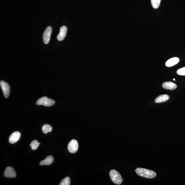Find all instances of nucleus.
<instances>
[{"label":"nucleus","mask_w":185,"mask_h":185,"mask_svg":"<svg viewBox=\"0 0 185 185\" xmlns=\"http://www.w3.org/2000/svg\"><path fill=\"white\" fill-rule=\"evenodd\" d=\"M135 172L138 175L147 178H153L156 176V173L155 172L146 169L138 168L136 169Z\"/></svg>","instance_id":"obj_1"},{"label":"nucleus","mask_w":185,"mask_h":185,"mask_svg":"<svg viewBox=\"0 0 185 185\" xmlns=\"http://www.w3.org/2000/svg\"><path fill=\"white\" fill-rule=\"evenodd\" d=\"M110 178L115 184L120 185L122 184V179L120 174L115 170H112L110 171Z\"/></svg>","instance_id":"obj_2"},{"label":"nucleus","mask_w":185,"mask_h":185,"mask_svg":"<svg viewBox=\"0 0 185 185\" xmlns=\"http://www.w3.org/2000/svg\"><path fill=\"white\" fill-rule=\"evenodd\" d=\"M55 102L53 100L50 99L46 97L40 98L37 102V105H43L46 107H50L54 105Z\"/></svg>","instance_id":"obj_3"},{"label":"nucleus","mask_w":185,"mask_h":185,"mask_svg":"<svg viewBox=\"0 0 185 185\" xmlns=\"http://www.w3.org/2000/svg\"><path fill=\"white\" fill-rule=\"evenodd\" d=\"M79 145L76 140H72L69 143L68 149L70 153L74 154L76 153L78 149Z\"/></svg>","instance_id":"obj_4"},{"label":"nucleus","mask_w":185,"mask_h":185,"mask_svg":"<svg viewBox=\"0 0 185 185\" xmlns=\"http://www.w3.org/2000/svg\"><path fill=\"white\" fill-rule=\"evenodd\" d=\"M52 29L51 27H48L45 30L43 35V40L45 44H47L49 43Z\"/></svg>","instance_id":"obj_5"},{"label":"nucleus","mask_w":185,"mask_h":185,"mask_svg":"<svg viewBox=\"0 0 185 185\" xmlns=\"http://www.w3.org/2000/svg\"><path fill=\"white\" fill-rule=\"evenodd\" d=\"M0 85H1L2 89L5 98H8L9 96L10 92V87L9 85L7 83L3 81H1Z\"/></svg>","instance_id":"obj_6"},{"label":"nucleus","mask_w":185,"mask_h":185,"mask_svg":"<svg viewBox=\"0 0 185 185\" xmlns=\"http://www.w3.org/2000/svg\"><path fill=\"white\" fill-rule=\"evenodd\" d=\"M21 136L20 133L18 131L13 132L10 136L9 142L11 144H14L18 142L20 139Z\"/></svg>","instance_id":"obj_7"},{"label":"nucleus","mask_w":185,"mask_h":185,"mask_svg":"<svg viewBox=\"0 0 185 185\" xmlns=\"http://www.w3.org/2000/svg\"><path fill=\"white\" fill-rule=\"evenodd\" d=\"M4 175L6 178H13L16 177V174L13 168L8 167L5 169Z\"/></svg>","instance_id":"obj_8"},{"label":"nucleus","mask_w":185,"mask_h":185,"mask_svg":"<svg viewBox=\"0 0 185 185\" xmlns=\"http://www.w3.org/2000/svg\"><path fill=\"white\" fill-rule=\"evenodd\" d=\"M67 28L65 26H63L60 28L59 33L57 36V39L59 41H63L66 37Z\"/></svg>","instance_id":"obj_9"},{"label":"nucleus","mask_w":185,"mask_h":185,"mask_svg":"<svg viewBox=\"0 0 185 185\" xmlns=\"http://www.w3.org/2000/svg\"><path fill=\"white\" fill-rule=\"evenodd\" d=\"M162 87L165 89L173 90L177 88V85L172 82H166L162 84Z\"/></svg>","instance_id":"obj_10"},{"label":"nucleus","mask_w":185,"mask_h":185,"mask_svg":"<svg viewBox=\"0 0 185 185\" xmlns=\"http://www.w3.org/2000/svg\"><path fill=\"white\" fill-rule=\"evenodd\" d=\"M54 159L53 156L50 155L48 156L44 160L41 161L40 162V165L41 166H48L51 165L53 163Z\"/></svg>","instance_id":"obj_11"},{"label":"nucleus","mask_w":185,"mask_h":185,"mask_svg":"<svg viewBox=\"0 0 185 185\" xmlns=\"http://www.w3.org/2000/svg\"><path fill=\"white\" fill-rule=\"evenodd\" d=\"M179 59L178 58L174 57L170 59L166 62L165 65L167 67H171L179 63Z\"/></svg>","instance_id":"obj_12"},{"label":"nucleus","mask_w":185,"mask_h":185,"mask_svg":"<svg viewBox=\"0 0 185 185\" xmlns=\"http://www.w3.org/2000/svg\"><path fill=\"white\" fill-rule=\"evenodd\" d=\"M169 96L167 94L160 95L157 97L155 100V102L156 103L164 102H166L169 99Z\"/></svg>","instance_id":"obj_13"},{"label":"nucleus","mask_w":185,"mask_h":185,"mask_svg":"<svg viewBox=\"0 0 185 185\" xmlns=\"http://www.w3.org/2000/svg\"><path fill=\"white\" fill-rule=\"evenodd\" d=\"M42 130L45 134H47L48 132H51L52 130V127L49 124H45L42 128Z\"/></svg>","instance_id":"obj_14"},{"label":"nucleus","mask_w":185,"mask_h":185,"mask_svg":"<svg viewBox=\"0 0 185 185\" xmlns=\"http://www.w3.org/2000/svg\"><path fill=\"white\" fill-rule=\"evenodd\" d=\"M161 0H151L152 7L155 9L158 8L160 5Z\"/></svg>","instance_id":"obj_15"},{"label":"nucleus","mask_w":185,"mask_h":185,"mask_svg":"<svg viewBox=\"0 0 185 185\" xmlns=\"http://www.w3.org/2000/svg\"><path fill=\"white\" fill-rule=\"evenodd\" d=\"M40 144V143H39L37 140H34L31 143L30 146L32 150H35L39 147V145Z\"/></svg>","instance_id":"obj_16"},{"label":"nucleus","mask_w":185,"mask_h":185,"mask_svg":"<svg viewBox=\"0 0 185 185\" xmlns=\"http://www.w3.org/2000/svg\"><path fill=\"white\" fill-rule=\"evenodd\" d=\"M60 185H70V179L69 177H66L64 178L60 182Z\"/></svg>","instance_id":"obj_17"},{"label":"nucleus","mask_w":185,"mask_h":185,"mask_svg":"<svg viewBox=\"0 0 185 185\" xmlns=\"http://www.w3.org/2000/svg\"><path fill=\"white\" fill-rule=\"evenodd\" d=\"M177 73L179 75H185V67L179 69L177 71Z\"/></svg>","instance_id":"obj_18"},{"label":"nucleus","mask_w":185,"mask_h":185,"mask_svg":"<svg viewBox=\"0 0 185 185\" xmlns=\"http://www.w3.org/2000/svg\"><path fill=\"white\" fill-rule=\"evenodd\" d=\"M174 81H175V79H173Z\"/></svg>","instance_id":"obj_19"}]
</instances>
